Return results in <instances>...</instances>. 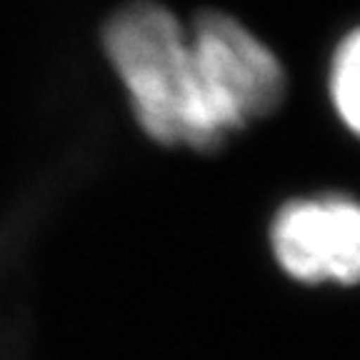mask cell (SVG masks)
<instances>
[{"mask_svg": "<svg viewBox=\"0 0 360 360\" xmlns=\"http://www.w3.org/2000/svg\"><path fill=\"white\" fill-rule=\"evenodd\" d=\"M103 51L150 141L168 148H218L198 93L188 22L155 0H133L103 25Z\"/></svg>", "mask_w": 360, "mask_h": 360, "instance_id": "cell-1", "label": "cell"}, {"mask_svg": "<svg viewBox=\"0 0 360 360\" xmlns=\"http://www.w3.org/2000/svg\"><path fill=\"white\" fill-rule=\"evenodd\" d=\"M188 33L202 110L220 148L281 105L288 88L285 68L260 35L223 11L198 13Z\"/></svg>", "mask_w": 360, "mask_h": 360, "instance_id": "cell-2", "label": "cell"}, {"mask_svg": "<svg viewBox=\"0 0 360 360\" xmlns=\"http://www.w3.org/2000/svg\"><path fill=\"white\" fill-rule=\"evenodd\" d=\"M273 258L300 283H360V198L313 193L290 198L268 231Z\"/></svg>", "mask_w": 360, "mask_h": 360, "instance_id": "cell-3", "label": "cell"}, {"mask_svg": "<svg viewBox=\"0 0 360 360\" xmlns=\"http://www.w3.org/2000/svg\"><path fill=\"white\" fill-rule=\"evenodd\" d=\"M326 88L335 118L360 141V25L348 30L333 48Z\"/></svg>", "mask_w": 360, "mask_h": 360, "instance_id": "cell-4", "label": "cell"}]
</instances>
